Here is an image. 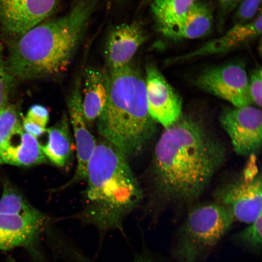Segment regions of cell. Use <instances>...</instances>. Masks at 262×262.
I'll use <instances>...</instances> for the list:
<instances>
[{
  "instance_id": "obj_5",
  "label": "cell",
  "mask_w": 262,
  "mask_h": 262,
  "mask_svg": "<svg viewBox=\"0 0 262 262\" xmlns=\"http://www.w3.org/2000/svg\"><path fill=\"white\" fill-rule=\"evenodd\" d=\"M235 221L231 211L215 201L195 204L186 211L176 232L173 258L177 262H199L212 252Z\"/></svg>"
},
{
  "instance_id": "obj_24",
  "label": "cell",
  "mask_w": 262,
  "mask_h": 262,
  "mask_svg": "<svg viewBox=\"0 0 262 262\" xmlns=\"http://www.w3.org/2000/svg\"><path fill=\"white\" fill-rule=\"evenodd\" d=\"M262 0H242L235 9L234 21L235 24L250 21L258 14Z\"/></svg>"
},
{
  "instance_id": "obj_27",
  "label": "cell",
  "mask_w": 262,
  "mask_h": 262,
  "mask_svg": "<svg viewBox=\"0 0 262 262\" xmlns=\"http://www.w3.org/2000/svg\"><path fill=\"white\" fill-rule=\"evenodd\" d=\"M49 115V111L46 107L40 104H34L29 108L25 117L44 128H47Z\"/></svg>"
},
{
  "instance_id": "obj_11",
  "label": "cell",
  "mask_w": 262,
  "mask_h": 262,
  "mask_svg": "<svg viewBox=\"0 0 262 262\" xmlns=\"http://www.w3.org/2000/svg\"><path fill=\"white\" fill-rule=\"evenodd\" d=\"M67 107L75 140L77 164L73 177L62 189L86 180L88 164L96 146L97 141L89 130L83 115L81 76L76 79L68 96Z\"/></svg>"
},
{
  "instance_id": "obj_23",
  "label": "cell",
  "mask_w": 262,
  "mask_h": 262,
  "mask_svg": "<svg viewBox=\"0 0 262 262\" xmlns=\"http://www.w3.org/2000/svg\"><path fill=\"white\" fill-rule=\"evenodd\" d=\"M4 57L3 49L0 43V109L9 102L14 81Z\"/></svg>"
},
{
  "instance_id": "obj_28",
  "label": "cell",
  "mask_w": 262,
  "mask_h": 262,
  "mask_svg": "<svg viewBox=\"0 0 262 262\" xmlns=\"http://www.w3.org/2000/svg\"><path fill=\"white\" fill-rule=\"evenodd\" d=\"M242 0H218V19L223 23L225 18L234 11Z\"/></svg>"
},
{
  "instance_id": "obj_29",
  "label": "cell",
  "mask_w": 262,
  "mask_h": 262,
  "mask_svg": "<svg viewBox=\"0 0 262 262\" xmlns=\"http://www.w3.org/2000/svg\"><path fill=\"white\" fill-rule=\"evenodd\" d=\"M23 130L32 135L37 139L46 131L47 128H44L38 124L24 117L22 122Z\"/></svg>"
},
{
  "instance_id": "obj_31",
  "label": "cell",
  "mask_w": 262,
  "mask_h": 262,
  "mask_svg": "<svg viewBox=\"0 0 262 262\" xmlns=\"http://www.w3.org/2000/svg\"><path fill=\"white\" fill-rule=\"evenodd\" d=\"M195 1L202 0H195Z\"/></svg>"
},
{
  "instance_id": "obj_2",
  "label": "cell",
  "mask_w": 262,
  "mask_h": 262,
  "mask_svg": "<svg viewBox=\"0 0 262 262\" xmlns=\"http://www.w3.org/2000/svg\"><path fill=\"white\" fill-rule=\"evenodd\" d=\"M96 0H78L67 14L47 19L8 45L6 61L13 80L52 77L67 69L95 8Z\"/></svg>"
},
{
  "instance_id": "obj_25",
  "label": "cell",
  "mask_w": 262,
  "mask_h": 262,
  "mask_svg": "<svg viewBox=\"0 0 262 262\" xmlns=\"http://www.w3.org/2000/svg\"><path fill=\"white\" fill-rule=\"evenodd\" d=\"M66 258L70 262H98L88 257L78 247L73 246L67 251ZM131 262H160L153 255L145 251L138 254Z\"/></svg>"
},
{
  "instance_id": "obj_13",
  "label": "cell",
  "mask_w": 262,
  "mask_h": 262,
  "mask_svg": "<svg viewBox=\"0 0 262 262\" xmlns=\"http://www.w3.org/2000/svg\"><path fill=\"white\" fill-rule=\"evenodd\" d=\"M145 39L143 26L137 21L114 27L108 35L104 48L107 69H117L130 64Z\"/></svg>"
},
{
  "instance_id": "obj_14",
  "label": "cell",
  "mask_w": 262,
  "mask_h": 262,
  "mask_svg": "<svg viewBox=\"0 0 262 262\" xmlns=\"http://www.w3.org/2000/svg\"><path fill=\"white\" fill-rule=\"evenodd\" d=\"M262 19L260 10L250 21L235 24L222 36L208 42L191 52L173 58L171 61L175 63L198 56L225 52L239 47L261 34Z\"/></svg>"
},
{
  "instance_id": "obj_10",
  "label": "cell",
  "mask_w": 262,
  "mask_h": 262,
  "mask_svg": "<svg viewBox=\"0 0 262 262\" xmlns=\"http://www.w3.org/2000/svg\"><path fill=\"white\" fill-rule=\"evenodd\" d=\"M57 0H0V27L16 39L48 19Z\"/></svg>"
},
{
  "instance_id": "obj_3",
  "label": "cell",
  "mask_w": 262,
  "mask_h": 262,
  "mask_svg": "<svg viewBox=\"0 0 262 262\" xmlns=\"http://www.w3.org/2000/svg\"><path fill=\"white\" fill-rule=\"evenodd\" d=\"M86 180L83 205L74 217L95 227L100 239L111 231L123 233L124 221L143 197L127 157L101 138L89 160Z\"/></svg>"
},
{
  "instance_id": "obj_17",
  "label": "cell",
  "mask_w": 262,
  "mask_h": 262,
  "mask_svg": "<svg viewBox=\"0 0 262 262\" xmlns=\"http://www.w3.org/2000/svg\"><path fill=\"white\" fill-rule=\"evenodd\" d=\"M195 0H153L151 10L157 29L165 36L177 39L188 11Z\"/></svg>"
},
{
  "instance_id": "obj_15",
  "label": "cell",
  "mask_w": 262,
  "mask_h": 262,
  "mask_svg": "<svg viewBox=\"0 0 262 262\" xmlns=\"http://www.w3.org/2000/svg\"><path fill=\"white\" fill-rule=\"evenodd\" d=\"M82 86V108L85 120L91 125L103 112L109 95L107 69L90 66L83 73Z\"/></svg>"
},
{
  "instance_id": "obj_9",
  "label": "cell",
  "mask_w": 262,
  "mask_h": 262,
  "mask_svg": "<svg viewBox=\"0 0 262 262\" xmlns=\"http://www.w3.org/2000/svg\"><path fill=\"white\" fill-rule=\"evenodd\" d=\"M195 83L203 90L228 101L234 107H244L252 103L248 78L245 66L240 63L204 69L196 77Z\"/></svg>"
},
{
  "instance_id": "obj_21",
  "label": "cell",
  "mask_w": 262,
  "mask_h": 262,
  "mask_svg": "<svg viewBox=\"0 0 262 262\" xmlns=\"http://www.w3.org/2000/svg\"><path fill=\"white\" fill-rule=\"evenodd\" d=\"M35 209L16 189L9 184H4L0 199V213H24Z\"/></svg>"
},
{
  "instance_id": "obj_20",
  "label": "cell",
  "mask_w": 262,
  "mask_h": 262,
  "mask_svg": "<svg viewBox=\"0 0 262 262\" xmlns=\"http://www.w3.org/2000/svg\"><path fill=\"white\" fill-rule=\"evenodd\" d=\"M231 242L243 250L258 255L262 244V213L247 226L232 234Z\"/></svg>"
},
{
  "instance_id": "obj_7",
  "label": "cell",
  "mask_w": 262,
  "mask_h": 262,
  "mask_svg": "<svg viewBox=\"0 0 262 262\" xmlns=\"http://www.w3.org/2000/svg\"><path fill=\"white\" fill-rule=\"evenodd\" d=\"M49 223V217L37 209L24 213H0V250L24 248L39 256L40 241Z\"/></svg>"
},
{
  "instance_id": "obj_4",
  "label": "cell",
  "mask_w": 262,
  "mask_h": 262,
  "mask_svg": "<svg viewBox=\"0 0 262 262\" xmlns=\"http://www.w3.org/2000/svg\"><path fill=\"white\" fill-rule=\"evenodd\" d=\"M107 70L109 95L96 120L98 131L127 157L137 155L146 148L156 130V122L148 111L145 78L131 63Z\"/></svg>"
},
{
  "instance_id": "obj_22",
  "label": "cell",
  "mask_w": 262,
  "mask_h": 262,
  "mask_svg": "<svg viewBox=\"0 0 262 262\" xmlns=\"http://www.w3.org/2000/svg\"><path fill=\"white\" fill-rule=\"evenodd\" d=\"M22 128L16 105L9 102L0 109V152L4 145Z\"/></svg>"
},
{
  "instance_id": "obj_8",
  "label": "cell",
  "mask_w": 262,
  "mask_h": 262,
  "mask_svg": "<svg viewBox=\"0 0 262 262\" xmlns=\"http://www.w3.org/2000/svg\"><path fill=\"white\" fill-rule=\"evenodd\" d=\"M220 122L237 155L250 157L261 151L262 114L260 109L250 105L227 108L222 111Z\"/></svg>"
},
{
  "instance_id": "obj_19",
  "label": "cell",
  "mask_w": 262,
  "mask_h": 262,
  "mask_svg": "<svg viewBox=\"0 0 262 262\" xmlns=\"http://www.w3.org/2000/svg\"><path fill=\"white\" fill-rule=\"evenodd\" d=\"M211 6L202 0L195 1L189 8L177 39H195L207 34L213 26Z\"/></svg>"
},
{
  "instance_id": "obj_6",
  "label": "cell",
  "mask_w": 262,
  "mask_h": 262,
  "mask_svg": "<svg viewBox=\"0 0 262 262\" xmlns=\"http://www.w3.org/2000/svg\"><path fill=\"white\" fill-rule=\"evenodd\" d=\"M255 156L238 176L225 183L214 193V201L228 208L235 221L247 224L262 213V174L257 165Z\"/></svg>"
},
{
  "instance_id": "obj_26",
  "label": "cell",
  "mask_w": 262,
  "mask_h": 262,
  "mask_svg": "<svg viewBox=\"0 0 262 262\" xmlns=\"http://www.w3.org/2000/svg\"><path fill=\"white\" fill-rule=\"evenodd\" d=\"M262 68L257 67L251 73L248 79V87L252 102L260 108L262 106Z\"/></svg>"
},
{
  "instance_id": "obj_12",
  "label": "cell",
  "mask_w": 262,
  "mask_h": 262,
  "mask_svg": "<svg viewBox=\"0 0 262 262\" xmlns=\"http://www.w3.org/2000/svg\"><path fill=\"white\" fill-rule=\"evenodd\" d=\"M145 81L149 113L156 122L167 128L181 116V100L154 66L146 67Z\"/></svg>"
},
{
  "instance_id": "obj_1",
  "label": "cell",
  "mask_w": 262,
  "mask_h": 262,
  "mask_svg": "<svg viewBox=\"0 0 262 262\" xmlns=\"http://www.w3.org/2000/svg\"><path fill=\"white\" fill-rule=\"evenodd\" d=\"M226 156L223 143L200 115L182 113L164 128L149 166L147 212L153 220L167 208L187 211L198 203Z\"/></svg>"
},
{
  "instance_id": "obj_18",
  "label": "cell",
  "mask_w": 262,
  "mask_h": 262,
  "mask_svg": "<svg viewBox=\"0 0 262 262\" xmlns=\"http://www.w3.org/2000/svg\"><path fill=\"white\" fill-rule=\"evenodd\" d=\"M69 124L68 117L64 114L53 126L47 128L48 141L40 145L46 158L58 167L67 165L73 154Z\"/></svg>"
},
{
  "instance_id": "obj_16",
  "label": "cell",
  "mask_w": 262,
  "mask_h": 262,
  "mask_svg": "<svg viewBox=\"0 0 262 262\" xmlns=\"http://www.w3.org/2000/svg\"><path fill=\"white\" fill-rule=\"evenodd\" d=\"M37 139L22 128L4 145L0 152V164L30 166L47 159Z\"/></svg>"
},
{
  "instance_id": "obj_30",
  "label": "cell",
  "mask_w": 262,
  "mask_h": 262,
  "mask_svg": "<svg viewBox=\"0 0 262 262\" xmlns=\"http://www.w3.org/2000/svg\"><path fill=\"white\" fill-rule=\"evenodd\" d=\"M116 0V1H120V0Z\"/></svg>"
}]
</instances>
